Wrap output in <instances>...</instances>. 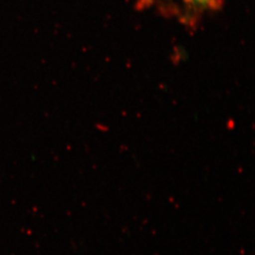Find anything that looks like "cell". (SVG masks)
Here are the masks:
<instances>
[{
	"label": "cell",
	"mask_w": 255,
	"mask_h": 255,
	"mask_svg": "<svg viewBox=\"0 0 255 255\" xmlns=\"http://www.w3.org/2000/svg\"><path fill=\"white\" fill-rule=\"evenodd\" d=\"M187 1H191L194 3H197V4H201V5H204V4H208L212 0H187Z\"/></svg>",
	"instance_id": "6da1fadb"
}]
</instances>
